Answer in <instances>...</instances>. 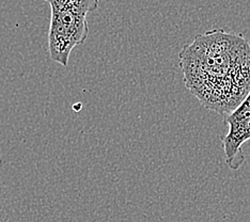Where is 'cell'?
I'll return each instance as SVG.
<instances>
[{
    "instance_id": "3957f363",
    "label": "cell",
    "mask_w": 250,
    "mask_h": 222,
    "mask_svg": "<svg viewBox=\"0 0 250 222\" xmlns=\"http://www.w3.org/2000/svg\"><path fill=\"white\" fill-rule=\"evenodd\" d=\"M224 120L229 127L228 134L221 138L226 163L232 171H237L245 162L242 146L250 140V91L241 104Z\"/></svg>"
},
{
    "instance_id": "6da1fadb",
    "label": "cell",
    "mask_w": 250,
    "mask_h": 222,
    "mask_svg": "<svg viewBox=\"0 0 250 222\" xmlns=\"http://www.w3.org/2000/svg\"><path fill=\"white\" fill-rule=\"evenodd\" d=\"M186 89L208 110L230 115L250 91V46L242 33L197 34L179 54Z\"/></svg>"
},
{
    "instance_id": "7a4b0ae2",
    "label": "cell",
    "mask_w": 250,
    "mask_h": 222,
    "mask_svg": "<svg viewBox=\"0 0 250 222\" xmlns=\"http://www.w3.org/2000/svg\"><path fill=\"white\" fill-rule=\"evenodd\" d=\"M87 16L70 10L52 11L48 31L49 57L56 63L66 66L72 50L87 41Z\"/></svg>"
},
{
    "instance_id": "277c9868",
    "label": "cell",
    "mask_w": 250,
    "mask_h": 222,
    "mask_svg": "<svg viewBox=\"0 0 250 222\" xmlns=\"http://www.w3.org/2000/svg\"><path fill=\"white\" fill-rule=\"evenodd\" d=\"M52 11L70 10L88 16L99 8V0H45Z\"/></svg>"
}]
</instances>
